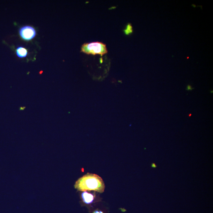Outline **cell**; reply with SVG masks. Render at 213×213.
I'll use <instances>...</instances> for the list:
<instances>
[{
  "label": "cell",
  "instance_id": "6da1fadb",
  "mask_svg": "<svg viewBox=\"0 0 213 213\" xmlns=\"http://www.w3.org/2000/svg\"><path fill=\"white\" fill-rule=\"evenodd\" d=\"M74 187L80 192L93 191L102 193L105 189V185L103 179L99 176L88 173L78 179L75 183Z\"/></svg>",
  "mask_w": 213,
  "mask_h": 213
},
{
  "label": "cell",
  "instance_id": "7a4b0ae2",
  "mask_svg": "<svg viewBox=\"0 0 213 213\" xmlns=\"http://www.w3.org/2000/svg\"><path fill=\"white\" fill-rule=\"evenodd\" d=\"M81 51L88 55L98 54L102 56L107 53V50L105 44L96 42L84 44L82 45Z\"/></svg>",
  "mask_w": 213,
  "mask_h": 213
},
{
  "label": "cell",
  "instance_id": "3957f363",
  "mask_svg": "<svg viewBox=\"0 0 213 213\" xmlns=\"http://www.w3.org/2000/svg\"><path fill=\"white\" fill-rule=\"evenodd\" d=\"M21 37L24 40L29 41L36 35V31L32 26H25L21 28L19 31Z\"/></svg>",
  "mask_w": 213,
  "mask_h": 213
},
{
  "label": "cell",
  "instance_id": "277c9868",
  "mask_svg": "<svg viewBox=\"0 0 213 213\" xmlns=\"http://www.w3.org/2000/svg\"><path fill=\"white\" fill-rule=\"evenodd\" d=\"M82 201L86 204H91L94 201L95 194L94 193H90L85 191L81 194Z\"/></svg>",
  "mask_w": 213,
  "mask_h": 213
},
{
  "label": "cell",
  "instance_id": "5b68a950",
  "mask_svg": "<svg viewBox=\"0 0 213 213\" xmlns=\"http://www.w3.org/2000/svg\"><path fill=\"white\" fill-rule=\"evenodd\" d=\"M16 55L18 57L23 58L26 57L28 54L27 50L22 47H17L16 51Z\"/></svg>",
  "mask_w": 213,
  "mask_h": 213
},
{
  "label": "cell",
  "instance_id": "8992f818",
  "mask_svg": "<svg viewBox=\"0 0 213 213\" xmlns=\"http://www.w3.org/2000/svg\"><path fill=\"white\" fill-rule=\"evenodd\" d=\"M124 32L127 35L129 34H130L132 33V26L131 24H129L127 25V28L124 30Z\"/></svg>",
  "mask_w": 213,
  "mask_h": 213
},
{
  "label": "cell",
  "instance_id": "52a82bcc",
  "mask_svg": "<svg viewBox=\"0 0 213 213\" xmlns=\"http://www.w3.org/2000/svg\"><path fill=\"white\" fill-rule=\"evenodd\" d=\"M193 89H194V88L192 87L191 85H188L187 86L186 89L187 91H192Z\"/></svg>",
  "mask_w": 213,
  "mask_h": 213
},
{
  "label": "cell",
  "instance_id": "ba28073f",
  "mask_svg": "<svg viewBox=\"0 0 213 213\" xmlns=\"http://www.w3.org/2000/svg\"><path fill=\"white\" fill-rule=\"evenodd\" d=\"M93 213H104L103 212L101 211L96 210L95 211H94L93 212Z\"/></svg>",
  "mask_w": 213,
  "mask_h": 213
},
{
  "label": "cell",
  "instance_id": "9c48e42d",
  "mask_svg": "<svg viewBox=\"0 0 213 213\" xmlns=\"http://www.w3.org/2000/svg\"><path fill=\"white\" fill-rule=\"evenodd\" d=\"M191 115H192V114H189V117H190V116H191Z\"/></svg>",
  "mask_w": 213,
  "mask_h": 213
}]
</instances>
